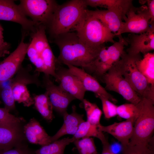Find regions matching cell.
Returning <instances> with one entry per match:
<instances>
[{
    "instance_id": "1",
    "label": "cell",
    "mask_w": 154,
    "mask_h": 154,
    "mask_svg": "<svg viewBox=\"0 0 154 154\" xmlns=\"http://www.w3.org/2000/svg\"><path fill=\"white\" fill-rule=\"evenodd\" d=\"M53 38V42L60 50L57 62L60 64L80 67L86 72L105 46H88L80 40L76 33L72 31L60 34Z\"/></svg>"
},
{
    "instance_id": "2",
    "label": "cell",
    "mask_w": 154,
    "mask_h": 154,
    "mask_svg": "<svg viewBox=\"0 0 154 154\" xmlns=\"http://www.w3.org/2000/svg\"><path fill=\"white\" fill-rule=\"evenodd\" d=\"M87 7L85 0H72L61 5H58L46 27L48 28L50 36L53 38L74 31Z\"/></svg>"
},
{
    "instance_id": "3",
    "label": "cell",
    "mask_w": 154,
    "mask_h": 154,
    "mask_svg": "<svg viewBox=\"0 0 154 154\" xmlns=\"http://www.w3.org/2000/svg\"><path fill=\"white\" fill-rule=\"evenodd\" d=\"M74 31L82 42L90 46L100 47L105 43L113 44L115 42L114 40L115 34L89 14L87 9Z\"/></svg>"
},
{
    "instance_id": "4",
    "label": "cell",
    "mask_w": 154,
    "mask_h": 154,
    "mask_svg": "<svg viewBox=\"0 0 154 154\" xmlns=\"http://www.w3.org/2000/svg\"><path fill=\"white\" fill-rule=\"evenodd\" d=\"M141 54L132 56L124 52L115 63L119 71L131 87L141 98L154 102V88L137 69L136 62L142 58Z\"/></svg>"
},
{
    "instance_id": "5",
    "label": "cell",
    "mask_w": 154,
    "mask_h": 154,
    "mask_svg": "<svg viewBox=\"0 0 154 154\" xmlns=\"http://www.w3.org/2000/svg\"><path fill=\"white\" fill-rule=\"evenodd\" d=\"M154 102L145 98H141L137 104L138 116L135 122L132 135L129 143L145 144L153 137Z\"/></svg>"
},
{
    "instance_id": "6",
    "label": "cell",
    "mask_w": 154,
    "mask_h": 154,
    "mask_svg": "<svg viewBox=\"0 0 154 154\" xmlns=\"http://www.w3.org/2000/svg\"><path fill=\"white\" fill-rule=\"evenodd\" d=\"M119 40L107 48L105 46L101 50L96 59L86 72L98 81L102 76L120 59L128 45L121 35L117 36Z\"/></svg>"
},
{
    "instance_id": "7",
    "label": "cell",
    "mask_w": 154,
    "mask_h": 154,
    "mask_svg": "<svg viewBox=\"0 0 154 154\" xmlns=\"http://www.w3.org/2000/svg\"><path fill=\"white\" fill-rule=\"evenodd\" d=\"M58 5L53 0H21L19 6L26 16L46 28Z\"/></svg>"
},
{
    "instance_id": "8",
    "label": "cell",
    "mask_w": 154,
    "mask_h": 154,
    "mask_svg": "<svg viewBox=\"0 0 154 154\" xmlns=\"http://www.w3.org/2000/svg\"><path fill=\"white\" fill-rule=\"evenodd\" d=\"M100 81L105 84L106 90L119 94L130 103L137 105L141 100V98L122 75L115 64L102 76Z\"/></svg>"
},
{
    "instance_id": "9",
    "label": "cell",
    "mask_w": 154,
    "mask_h": 154,
    "mask_svg": "<svg viewBox=\"0 0 154 154\" xmlns=\"http://www.w3.org/2000/svg\"><path fill=\"white\" fill-rule=\"evenodd\" d=\"M124 23L116 36L125 33L140 34L147 31L150 26L151 17L147 5L136 7L132 5L126 14Z\"/></svg>"
},
{
    "instance_id": "10",
    "label": "cell",
    "mask_w": 154,
    "mask_h": 154,
    "mask_svg": "<svg viewBox=\"0 0 154 154\" xmlns=\"http://www.w3.org/2000/svg\"><path fill=\"white\" fill-rule=\"evenodd\" d=\"M26 35L22 31L21 40L17 48L0 63V86L11 79L22 66L29 45L24 41Z\"/></svg>"
},
{
    "instance_id": "11",
    "label": "cell",
    "mask_w": 154,
    "mask_h": 154,
    "mask_svg": "<svg viewBox=\"0 0 154 154\" xmlns=\"http://www.w3.org/2000/svg\"><path fill=\"white\" fill-rule=\"evenodd\" d=\"M0 20L20 24L27 35L34 32L38 25L28 19L13 0H0Z\"/></svg>"
},
{
    "instance_id": "12",
    "label": "cell",
    "mask_w": 154,
    "mask_h": 154,
    "mask_svg": "<svg viewBox=\"0 0 154 154\" xmlns=\"http://www.w3.org/2000/svg\"><path fill=\"white\" fill-rule=\"evenodd\" d=\"M56 82L64 91L82 102L86 91L80 80L72 74L68 68L64 67L57 62L55 68Z\"/></svg>"
},
{
    "instance_id": "13",
    "label": "cell",
    "mask_w": 154,
    "mask_h": 154,
    "mask_svg": "<svg viewBox=\"0 0 154 154\" xmlns=\"http://www.w3.org/2000/svg\"><path fill=\"white\" fill-rule=\"evenodd\" d=\"M49 76L44 74L42 80V86L48 93L53 109L63 115L67 112L70 104L76 99L59 85L54 84Z\"/></svg>"
},
{
    "instance_id": "14",
    "label": "cell",
    "mask_w": 154,
    "mask_h": 154,
    "mask_svg": "<svg viewBox=\"0 0 154 154\" xmlns=\"http://www.w3.org/2000/svg\"><path fill=\"white\" fill-rule=\"evenodd\" d=\"M24 122L0 125V152L26 144Z\"/></svg>"
},
{
    "instance_id": "15",
    "label": "cell",
    "mask_w": 154,
    "mask_h": 154,
    "mask_svg": "<svg viewBox=\"0 0 154 154\" xmlns=\"http://www.w3.org/2000/svg\"><path fill=\"white\" fill-rule=\"evenodd\" d=\"M125 39L129 45L126 52L128 54L135 56L149 52L154 49V24L144 33L139 35L130 33Z\"/></svg>"
},
{
    "instance_id": "16",
    "label": "cell",
    "mask_w": 154,
    "mask_h": 154,
    "mask_svg": "<svg viewBox=\"0 0 154 154\" xmlns=\"http://www.w3.org/2000/svg\"><path fill=\"white\" fill-rule=\"evenodd\" d=\"M66 65L70 72L77 76L81 81L86 91L93 92L96 96L98 95H101L113 103H117V100L108 93L99 81L92 75L82 68L69 64Z\"/></svg>"
},
{
    "instance_id": "17",
    "label": "cell",
    "mask_w": 154,
    "mask_h": 154,
    "mask_svg": "<svg viewBox=\"0 0 154 154\" xmlns=\"http://www.w3.org/2000/svg\"><path fill=\"white\" fill-rule=\"evenodd\" d=\"M135 121L133 119H130L106 126L100 124L98 126L100 131L112 135L121 143L122 147H123L129 143L133 134Z\"/></svg>"
},
{
    "instance_id": "18",
    "label": "cell",
    "mask_w": 154,
    "mask_h": 154,
    "mask_svg": "<svg viewBox=\"0 0 154 154\" xmlns=\"http://www.w3.org/2000/svg\"><path fill=\"white\" fill-rule=\"evenodd\" d=\"M88 13L99 20L111 32L116 34L123 25L126 15L116 11L109 10L94 11L87 10Z\"/></svg>"
},
{
    "instance_id": "19",
    "label": "cell",
    "mask_w": 154,
    "mask_h": 154,
    "mask_svg": "<svg viewBox=\"0 0 154 154\" xmlns=\"http://www.w3.org/2000/svg\"><path fill=\"white\" fill-rule=\"evenodd\" d=\"M23 130L26 139L31 143L43 146L51 143V137L34 118L31 119L25 125Z\"/></svg>"
},
{
    "instance_id": "20",
    "label": "cell",
    "mask_w": 154,
    "mask_h": 154,
    "mask_svg": "<svg viewBox=\"0 0 154 154\" xmlns=\"http://www.w3.org/2000/svg\"><path fill=\"white\" fill-rule=\"evenodd\" d=\"M63 116V124L57 132L51 137V143L58 140L65 135H74L80 124L84 121L83 119L84 115L79 114L76 112L75 106H72V112L71 114H68L66 112Z\"/></svg>"
},
{
    "instance_id": "21",
    "label": "cell",
    "mask_w": 154,
    "mask_h": 154,
    "mask_svg": "<svg viewBox=\"0 0 154 154\" xmlns=\"http://www.w3.org/2000/svg\"><path fill=\"white\" fill-rule=\"evenodd\" d=\"M85 1L87 6L104 7L126 16L128 10L133 5L132 1L131 0H85Z\"/></svg>"
},
{
    "instance_id": "22",
    "label": "cell",
    "mask_w": 154,
    "mask_h": 154,
    "mask_svg": "<svg viewBox=\"0 0 154 154\" xmlns=\"http://www.w3.org/2000/svg\"><path fill=\"white\" fill-rule=\"evenodd\" d=\"M138 70L145 77L148 82L154 88V54L148 52L136 62Z\"/></svg>"
},
{
    "instance_id": "23",
    "label": "cell",
    "mask_w": 154,
    "mask_h": 154,
    "mask_svg": "<svg viewBox=\"0 0 154 154\" xmlns=\"http://www.w3.org/2000/svg\"><path fill=\"white\" fill-rule=\"evenodd\" d=\"M35 107L42 117L48 122H51L54 117L53 109L47 92L38 95H35L33 98Z\"/></svg>"
},
{
    "instance_id": "24",
    "label": "cell",
    "mask_w": 154,
    "mask_h": 154,
    "mask_svg": "<svg viewBox=\"0 0 154 154\" xmlns=\"http://www.w3.org/2000/svg\"><path fill=\"white\" fill-rule=\"evenodd\" d=\"M92 137L99 139L102 144L108 141L103 132L99 129L98 125L92 124L87 121H84L80 124L73 137L75 140Z\"/></svg>"
},
{
    "instance_id": "25",
    "label": "cell",
    "mask_w": 154,
    "mask_h": 154,
    "mask_svg": "<svg viewBox=\"0 0 154 154\" xmlns=\"http://www.w3.org/2000/svg\"><path fill=\"white\" fill-rule=\"evenodd\" d=\"M11 80L12 93L15 102L22 103L25 106L27 107L34 104L33 98L31 97L27 85L23 83L13 82L11 79Z\"/></svg>"
},
{
    "instance_id": "26",
    "label": "cell",
    "mask_w": 154,
    "mask_h": 154,
    "mask_svg": "<svg viewBox=\"0 0 154 154\" xmlns=\"http://www.w3.org/2000/svg\"><path fill=\"white\" fill-rule=\"evenodd\" d=\"M75 141L73 137L58 139L48 144L42 146L34 152V154H64L66 146Z\"/></svg>"
},
{
    "instance_id": "27",
    "label": "cell",
    "mask_w": 154,
    "mask_h": 154,
    "mask_svg": "<svg viewBox=\"0 0 154 154\" xmlns=\"http://www.w3.org/2000/svg\"><path fill=\"white\" fill-rule=\"evenodd\" d=\"M40 56L42 59L44 64L43 73L45 74L51 75L55 78L57 59L54 55L49 45L44 49Z\"/></svg>"
},
{
    "instance_id": "28",
    "label": "cell",
    "mask_w": 154,
    "mask_h": 154,
    "mask_svg": "<svg viewBox=\"0 0 154 154\" xmlns=\"http://www.w3.org/2000/svg\"><path fill=\"white\" fill-rule=\"evenodd\" d=\"M122 147V154H154V138L145 144H129Z\"/></svg>"
},
{
    "instance_id": "29",
    "label": "cell",
    "mask_w": 154,
    "mask_h": 154,
    "mask_svg": "<svg viewBox=\"0 0 154 154\" xmlns=\"http://www.w3.org/2000/svg\"><path fill=\"white\" fill-rule=\"evenodd\" d=\"M31 67L29 66L26 68L21 67L14 78L12 79L14 82L23 83L26 85L30 84H35L39 86L40 83L39 81L38 73L32 74L30 72Z\"/></svg>"
},
{
    "instance_id": "30",
    "label": "cell",
    "mask_w": 154,
    "mask_h": 154,
    "mask_svg": "<svg viewBox=\"0 0 154 154\" xmlns=\"http://www.w3.org/2000/svg\"><path fill=\"white\" fill-rule=\"evenodd\" d=\"M82 102L86 113L87 121L94 125L100 124L102 112L97 105L84 99Z\"/></svg>"
},
{
    "instance_id": "31",
    "label": "cell",
    "mask_w": 154,
    "mask_h": 154,
    "mask_svg": "<svg viewBox=\"0 0 154 154\" xmlns=\"http://www.w3.org/2000/svg\"><path fill=\"white\" fill-rule=\"evenodd\" d=\"M0 95L5 109L9 112L15 109V101L12 93L11 79L8 84L0 86Z\"/></svg>"
},
{
    "instance_id": "32",
    "label": "cell",
    "mask_w": 154,
    "mask_h": 154,
    "mask_svg": "<svg viewBox=\"0 0 154 154\" xmlns=\"http://www.w3.org/2000/svg\"><path fill=\"white\" fill-rule=\"evenodd\" d=\"M80 154H97L94 141L92 137L82 138L74 142Z\"/></svg>"
},
{
    "instance_id": "33",
    "label": "cell",
    "mask_w": 154,
    "mask_h": 154,
    "mask_svg": "<svg viewBox=\"0 0 154 154\" xmlns=\"http://www.w3.org/2000/svg\"><path fill=\"white\" fill-rule=\"evenodd\" d=\"M138 111L137 105L131 103L121 105L117 106V115L126 119H133L135 120Z\"/></svg>"
},
{
    "instance_id": "34",
    "label": "cell",
    "mask_w": 154,
    "mask_h": 154,
    "mask_svg": "<svg viewBox=\"0 0 154 154\" xmlns=\"http://www.w3.org/2000/svg\"><path fill=\"white\" fill-rule=\"evenodd\" d=\"M96 97L101 101L103 112L106 118L110 119L117 115V106L102 95H98Z\"/></svg>"
},
{
    "instance_id": "35",
    "label": "cell",
    "mask_w": 154,
    "mask_h": 154,
    "mask_svg": "<svg viewBox=\"0 0 154 154\" xmlns=\"http://www.w3.org/2000/svg\"><path fill=\"white\" fill-rule=\"evenodd\" d=\"M24 121L23 118L10 114L5 108H0V125H11Z\"/></svg>"
},
{
    "instance_id": "36",
    "label": "cell",
    "mask_w": 154,
    "mask_h": 154,
    "mask_svg": "<svg viewBox=\"0 0 154 154\" xmlns=\"http://www.w3.org/2000/svg\"><path fill=\"white\" fill-rule=\"evenodd\" d=\"M0 154H34V152L31 151L26 144L0 152Z\"/></svg>"
},
{
    "instance_id": "37",
    "label": "cell",
    "mask_w": 154,
    "mask_h": 154,
    "mask_svg": "<svg viewBox=\"0 0 154 154\" xmlns=\"http://www.w3.org/2000/svg\"><path fill=\"white\" fill-rule=\"evenodd\" d=\"M27 54L31 62L34 64L39 56L38 52L31 42L29 44Z\"/></svg>"
},
{
    "instance_id": "38",
    "label": "cell",
    "mask_w": 154,
    "mask_h": 154,
    "mask_svg": "<svg viewBox=\"0 0 154 154\" xmlns=\"http://www.w3.org/2000/svg\"><path fill=\"white\" fill-rule=\"evenodd\" d=\"M145 1L147 2V6L151 16L150 23V25H151L154 24V0H147Z\"/></svg>"
},
{
    "instance_id": "39",
    "label": "cell",
    "mask_w": 154,
    "mask_h": 154,
    "mask_svg": "<svg viewBox=\"0 0 154 154\" xmlns=\"http://www.w3.org/2000/svg\"><path fill=\"white\" fill-rule=\"evenodd\" d=\"M103 144V149L101 154H115L111 149V146L108 141Z\"/></svg>"
},
{
    "instance_id": "40",
    "label": "cell",
    "mask_w": 154,
    "mask_h": 154,
    "mask_svg": "<svg viewBox=\"0 0 154 154\" xmlns=\"http://www.w3.org/2000/svg\"><path fill=\"white\" fill-rule=\"evenodd\" d=\"M3 29L0 24V49L10 45L8 43L4 41L3 35Z\"/></svg>"
},
{
    "instance_id": "41",
    "label": "cell",
    "mask_w": 154,
    "mask_h": 154,
    "mask_svg": "<svg viewBox=\"0 0 154 154\" xmlns=\"http://www.w3.org/2000/svg\"><path fill=\"white\" fill-rule=\"evenodd\" d=\"M10 46V45H9L0 49V58L3 56L5 54L9 53L8 50Z\"/></svg>"
},
{
    "instance_id": "42",
    "label": "cell",
    "mask_w": 154,
    "mask_h": 154,
    "mask_svg": "<svg viewBox=\"0 0 154 154\" xmlns=\"http://www.w3.org/2000/svg\"><path fill=\"white\" fill-rule=\"evenodd\" d=\"M1 101H0V104H1Z\"/></svg>"
}]
</instances>
